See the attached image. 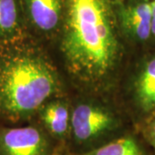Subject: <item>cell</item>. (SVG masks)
<instances>
[{
	"mask_svg": "<svg viewBox=\"0 0 155 155\" xmlns=\"http://www.w3.org/2000/svg\"><path fill=\"white\" fill-rule=\"evenodd\" d=\"M71 94L57 97L47 102L39 110L33 121L44 129L56 144L65 148L71 128Z\"/></svg>",
	"mask_w": 155,
	"mask_h": 155,
	"instance_id": "cell-8",
	"label": "cell"
},
{
	"mask_svg": "<svg viewBox=\"0 0 155 155\" xmlns=\"http://www.w3.org/2000/svg\"><path fill=\"white\" fill-rule=\"evenodd\" d=\"M114 1H123V0H114Z\"/></svg>",
	"mask_w": 155,
	"mask_h": 155,
	"instance_id": "cell-14",
	"label": "cell"
},
{
	"mask_svg": "<svg viewBox=\"0 0 155 155\" xmlns=\"http://www.w3.org/2000/svg\"><path fill=\"white\" fill-rule=\"evenodd\" d=\"M71 98V128L66 146L69 154L96 149L134 127L114 97L72 92Z\"/></svg>",
	"mask_w": 155,
	"mask_h": 155,
	"instance_id": "cell-3",
	"label": "cell"
},
{
	"mask_svg": "<svg viewBox=\"0 0 155 155\" xmlns=\"http://www.w3.org/2000/svg\"><path fill=\"white\" fill-rule=\"evenodd\" d=\"M59 147L35 122L0 127V155H54Z\"/></svg>",
	"mask_w": 155,
	"mask_h": 155,
	"instance_id": "cell-7",
	"label": "cell"
},
{
	"mask_svg": "<svg viewBox=\"0 0 155 155\" xmlns=\"http://www.w3.org/2000/svg\"><path fill=\"white\" fill-rule=\"evenodd\" d=\"M78 155H153V152L133 127L110 142Z\"/></svg>",
	"mask_w": 155,
	"mask_h": 155,
	"instance_id": "cell-10",
	"label": "cell"
},
{
	"mask_svg": "<svg viewBox=\"0 0 155 155\" xmlns=\"http://www.w3.org/2000/svg\"><path fill=\"white\" fill-rule=\"evenodd\" d=\"M152 2V22H151V48H155V0Z\"/></svg>",
	"mask_w": 155,
	"mask_h": 155,
	"instance_id": "cell-12",
	"label": "cell"
},
{
	"mask_svg": "<svg viewBox=\"0 0 155 155\" xmlns=\"http://www.w3.org/2000/svg\"><path fill=\"white\" fill-rule=\"evenodd\" d=\"M72 93L51 51L31 35L0 46V117L33 122L39 110Z\"/></svg>",
	"mask_w": 155,
	"mask_h": 155,
	"instance_id": "cell-2",
	"label": "cell"
},
{
	"mask_svg": "<svg viewBox=\"0 0 155 155\" xmlns=\"http://www.w3.org/2000/svg\"><path fill=\"white\" fill-rule=\"evenodd\" d=\"M114 97L134 127L155 110V48L132 53Z\"/></svg>",
	"mask_w": 155,
	"mask_h": 155,
	"instance_id": "cell-4",
	"label": "cell"
},
{
	"mask_svg": "<svg viewBox=\"0 0 155 155\" xmlns=\"http://www.w3.org/2000/svg\"><path fill=\"white\" fill-rule=\"evenodd\" d=\"M122 38L132 52L151 48V0L114 1Z\"/></svg>",
	"mask_w": 155,
	"mask_h": 155,
	"instance_id": "cell-5",
	"label": "cell"
},
{
	"mask_svg": "<svg viewBox=\"0 0 155 155\" xmlns=\"http://www.w3.org/2000/svg\"><path fill=\"white\" fill-rule=\"evenodd\" d=\"M50 51L72 92L111 97L133 53L120 32L114 0H64Z\"/></svg>",
	"mask_w": 155,
	"mask_h": 155,
	"instance_id": "cell-1",
	"label": "cell"
},
{
	"mask_svg": "<svg viewBox=\"0 0 155 155\" xmlns=\"http://www.w3.org/2000/svg\"><path fill=\"white\" fill-rule=\"evenodd\" d=\"M54 155H67V151L64 147H60Z\"/></svg>",
	"mask_w": 155,
	"mask_h": 155,
	"instance_id": "cell-13",
	"label": "cell"
},
{
	"mask_svg": "<svg viewBox=\"0 0 155 155\" xmlns=\"http://www.w3.org/2000/svg\"><path fill=\"white\" fill-rule=\"evenodd\" d=\"M29 35L48 49L55 42L64 17V0H20Z\"/></svg>",
	"mask_w": 155,
	"mask_h": 155,
	"instance_id": "cell-6",
	"label": "cell"
},
{
	"mask_svg": "<svg viewBox=\"0 0 155 155\" xmlns=\"http://www.w3.org/2000/svg\"><path fill=\"white\" fill-rule=\"evenodd\" d=\"M28 35L20 0H0V46Z\"/></svg>",
	"mask_w": 155,
	"mask_h": 155,
	"instance_id": "cell-9",
	"label": "cell"
},
{
	"mask_svg": "<svg viewBox=\"0 0 155 155\" xmlns=\"http://www.w3.org/2000/svg\"><path fill=\"white\" fill-rule=\"evenodd\" d=\"M67 155H70V154H69V153H67Z\"/></svg>",
	"mask_w": 155,
	"mask_h": 155,
	"instance_id": "cell-15",
	"label": "cell"
},
{
	"mask_svg": "<svg viewBox=\"0 0 155 155\" xmlns=\"http://www.w3.org/2000/svg\"><path fill=\"white\" fill-rule=\"evenodd\" d=\"M135 128L148 144L155 155V110L147 119L141 122Z\"/></svg>",
	"mask_w": 155,
	"mask_h": 155,
	"instance_id": "cell-11",
	"label": "cell"
}]
</instances>
